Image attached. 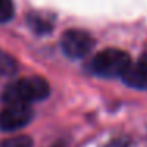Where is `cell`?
I'll return each instance as SVG.
<instances>
[{"label": "cell", "instance_id": "cell-1", "mask_svg": "<svg viewBox=\"0 0 147 147\" xmlns=\"http://www.w3.org/2000/svg\"><path fill=\"white\" fill-rule=\"evenodd\" d=\"M49 95V84L43 78H24L11 82L3 90V101L7 105H30L45 100Z\"/></svg>", "mask_w": 147, "mask_h": 147}, {"label": "cell", "instance_id": "cell-2", "mask_svg": "<svg viewBox=\"0 0 147 147\" xmlns=\"http://www.w3.org/2000/svg\"><path fill=\"white\" fill-rule=\"evenodd\" d=\"M131 63L130 55L120 49H105L98 52L90 62V70L101 78H117Z\"/></svg>", "mask_w": 147, "mask_h": 147}, {"label": "cell", "instance_id": "cell-3", "mask_svg": "<svg viewBox=\"0 0 147 147\" xmlns=\"http://www.w3.org/2000/svg\"><path fill=\"white\" fill-rule=\"evenodd\" d=\"M62 51L70 59H82L92 51L95 40L87 32L79 29H71L62 35Z\"/></svg>", "mask_w": 147, "mask_h": 147}, {"label": "cell", "instance_id": "cell-4", "mask_svg": "<svg viewBox=\"0 0 147 147\" xmlns=\"http://www.w3.org/2000/svg\"><path fill=\"white\" fill-rule=\"evenodd\" d=\"M32 120V109L29 105H7L0 112V130L14 131L26 127Z\"/></svg>", "mask_w": 147, "mask_h": 147}, {"label": "cell", "instance_id": "cell-5", "mask_svg": "<svg viewBox=\"0 0 147 147\" xmlns=\"http://www.w3.org/2000/svg\"><path fill=\"white\" fill-rule=\"evenodd\" d=\"M120 78L127 86L133 89L147 90V60L141 57L138 62L130 63Z\"/></svg>", "mask_w": 147, "mask_h": 147}, {"label": "cell", "instance_id": "cell-6", "mask_svg": "<svg viewBox=\"0 0 147 147\" xmlns=\"http://www.w3.org/2000/svg\"><path fill=\"white\" fill-rule=\"evenodd\" d=\"M0 147H32V139L29 136H14L3 141Z\"/></svg>", "mask_w": 147, "mask_h": 147}, {"label": "cell", "instance_id": "cell-7", "mask_svg": "<svg viewBox=\"0 0 147 147\" xmlns=\"http://www.w3.org/2000/svg\"><path fill=\"white\" fill-rule=\"evenodd\" d=\"M14 14V7L11 0H0V22H8Z\"/></svg>", "mask_w": 147, "mask_h": 147}, {"label": "cell", "instance_id": "cell-8", "mask_svg": "<svg viewBox=\"0 0 147 147\" xmlns=\"http://www.w3.org/2000/svg\"><path fill=\"white\" fill-rule=\"evenodd\" d=\"M29 22H30V26H32V29L33 30H36V32H51V24H48V21L45 19V18H40L38 14H30V18H29Z\"/></svg>", "mask_w": 147, "mask_h": 147}, {"label": "cell", "instance_id": "cell-9", "mask_svg": "<svg viewBox=\"0 0 147 147\" xmlns=\"http://www.w3.org/2000/svg\"><path fill=\"white\" fill-rule=\"evenodd\" d=\"M106 147H128V141H127V139H122V138H119V139L111 141V142H109Z\"/></svg>", "mask_w": 147, "mask_h": 147}]
</instances>
